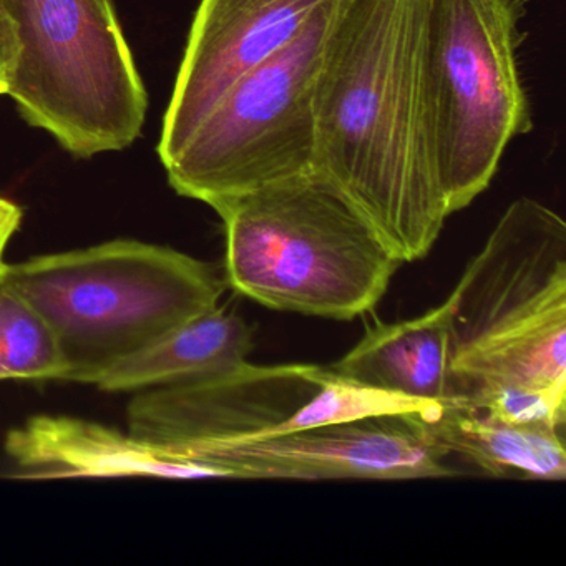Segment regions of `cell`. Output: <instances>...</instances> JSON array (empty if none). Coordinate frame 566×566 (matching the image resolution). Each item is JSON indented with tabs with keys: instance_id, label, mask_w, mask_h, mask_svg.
Here are the masks:
<instances>
[{
	"instance_id": "obj_1",
	"label": "cell",
	"mask_w": 566,
	"mask_h": 566,
	"mask_svg": "<svg viewBox=\"0 0 566 566\" xmlns=\"http://www.w3.org/2000/svg\"><path fill=\"white\" fill-rule=\"evenodd\" d=\"M427 2L340 0L314 97V174L402 263L426 258L450 217L423 75Z\"/></svg>"
},
{
	"instance_id": "obj_2",
	"label": "cell",
	"mask_w": 566,
	"mask_h": 566,
	"mask_svg": "<svg viewBox=\"0 0 566 566\" xmlns=\"http://www.w3.org/2000/svg\"><path fill=\"white\" fill-rule=\"evenodd\" d=\"M213 210L227 233L228 283L270 310L354 319L377 306L403 264L314 171Z\"/></svg>"
},
{
	"instance_id": "obj_3",
	"label": "cell",
	"mask_w": 566,
	"mask_h": 566,
	"mask_svg": "<svg viewBox=\"0 0 566 566\" xmlns=\"http://www.w3.org/2000/svg\"><path fill=\"white\" fill-rule=\"evenodd\" d=\"M449 301L453 399L496 384L566 390V223L556 211L513 201Z\"/></svg>"
},
{
	"instance_id": "obj_4",
	"label": "cell",
	"mask_w": 566,
	"mask_h": 566,
	"mask_svg": "<svg viewBox=\"0 0 566 566\" xmlns=\"http://www.w3.org/2000/svg\"><path fill=\"white\" fill-rule=\"evenodd\" d=\"M4 277L54 329L64 380L82 384L220 306L223 294L211 264L134 240L8 264Z\"/></svg>"
},
{
	"instance_id": "obj_5",
	"label": "cell",
	"mask_w": 566,
	"mask_h": 566,
	"mask_svg": "<svg viewBox=\"0 0 566 566\" xmlns=\"http://www.w3.org/2000/svg\"><path fill=\"white\" fill-rule=\"evenodd\" d=\"M526 0H429L423 75L450 214L492 184L513 138L533 130L520 77Z\"/></svg>"
},
{
	"instance_id": "obj_6",
	"label": "cell",
	"mask_w": 566,
	"mask_h": 566,
	"mask_svg": "<svg viewBox=\"0 0 566 566\" xmlns=\"http://www.w3.org/2000/svg\"><path fill=\"white\" fill-rule=\"evenodd\" d=\"M19 51L6 95L75 157L130 147L148 95L112 0H0Z\"/></svg>"
},
{
	"instance_id": "obj_7",
	"label": "cell",
	"mask_w": 566,
	"mask_h": 566,
	"mask_svg": "<svg viewBox=\"0 0 566 566\" xmlns=\"http://www.w3.org/2000/svg\"><path fill=\"white\" fill-rule=\"evenodd\" d=\"M340 0H326L303 34L238 78L165 164L181 197L214 208L313 174L317 77Z\"/></svg>"
},
{
	"instance_id": "obj_8",
	"label": "cell",
	"mask_w": 566,
	"mask_h": 566,
	"mask_svg": "<svg viewBox=\"0 0 566 566\" xmlns=\"http://www.w3.org/2000/svg\"><path fill=\"white\" fill-rule=\"evenodd\" d=\"M437 402L357 386L314 364L233 369L138 394L128 432L193 462L205 450L363 417L423 412ZM201 465V463H200Z\"/></svg>"
},
{
	"instance_id": "obj_9",
	"label": "cell",
	"mask_w": 566,
	"mask_h": 566,
	"mask_svg": "<svg viewBox=\"0 0 566 566\" xmlns=\"http://www.w3.org/2000/svg\"><path fill=\"white\" fill-rule=\"evenodd\" d=\"M193 462L231 480H399L457 475L419 412L363 417L205 450Z\"/></svg>"
},
{
	"instance_id": "obj_10",
	"label": "cell",
	"mask_w": 566,
	"mask_h": 566,
	"mask_svg": "<svg viewBox=\"0 0 566 566\" xmlns=\"http://www.w3.org/2000/svg\"><path fill=\"white\" fill-rule=\"evenodd\" d=\"M326 0H201L188 35L158 155L168 164L221 95L296 41Z\"/></svg>"
},
{
	"instance_id": "obj_11",
	"label": "cell",
	"mask_w": 566,
	"mask_h": 566,
	"mask_svg": "<svg viewBox=\"0 0 566 566\" xmlns=\"http://www.w3.org/2000/svg\"><path fill=\"white\" fill-rule=\"evenodd\" d=\"M4 449L25 479H217L134 433L72 417H32L8 433Z\"/></svg>"
},
{
	"instance_id": "obj_12",
	"label": "cell",
	"mask_w": 566,
	"mask_h": 566,
	"mask_svg": "<svg viewBox=\"0 0 566 566\" xmlns=\"http://www.w3.org/2000/svg\"><path fill=\"white\" fill-rule=\"evenodd\" d=\"M331 370L380 392L423 402L455 397L450 373V301L422 316L369 326Z\"/></svg>"
},
{
	"instance_id": "obj_13",
	"label": "cell",
	"mask_w": 566,
	"mask_h": 566,
	"mask_svg": "<svg viewBox=\"0 0 566 566\" xmlns=\"http://www.w3.org/2000/svg\"><path fill=\"white\" fill-rule=\"evenodd\" d=\"M429 439L446 453L492 479L565 482L562 429L493 419L460 400H443L419 413Z\"/></svg>"
},
{
	"instance_id": "obj_14",
	"label": "cell",
	"mask_w": 566,
	"mask_h": 566,
	"mask_svg": "<svg viewBox=\"0 0 566 566\" xmlns=\"http://www.w3.org/2000/svg\"><path fill=\"white\" fill-rule=\"evenodd\" d=\"M253 331L220 306L168 331L112 366L95 386L107 392H140L180 386L247 363Z\"/></svg>"
},
{
	"instance_id": "obj_15",
	"label": "cell",
	"mask_w": 566,
	"mask_h": 566,
	"mask_svg": "<svg viewBox=\"0 0 566 566\" xmlns=\"http://www.w3.org/2000/svg\"><path fill=\"white\" fill-rule=\"evenodd\" d=\"M61 344L41 311L0 276V380H64Z\"/></svg>"
},
{
	"instance_id": "obj_16",
	"label": "cell",
	"mask_w": 566,
	"mask_h": 566,
	"mask_svg": "<svg viewBox=\"0 0 566 566\" xmlns=\"http://www.w3.org/2000/svg\"><path fill=\"white\" fill-rule=\"evenodd\" d=\"M457 400L493 419L565 430L566 390L539 389L522 384H496L473 390L469 396Z\"/></svg>"
},
{
	"instance_id": "obj_17",
	"label": "cell",
	"mask_w": 566,
	"mask_h": 566,
	"mask_svg": "<svg viewBox=\"0 0 566 566\" xmlns=\"http://www.w3.org/2000/svg\"><path fill=\"white\" fill-rule=\"evenodd\" d=\"M19 42L14 24L4 8L0 6V95L8 92L9 74L18 55Z\"/></svg>"
},
{
	"instance_id": "obj_18",
	"label": "cell",
	"mask_w": 566,
	"mask_h": 566,
	"mask_svg": "<svg viewBox=\"0 0 566 566\" xmlns=\"http://www.w3.org/2000/svg\"><path fill=\"white\" fill-rule=\"evenodd\" d=\"M22 211L12 201L0 198V276L4 274L8 263L4 261L6 250L15 231L21 227Z\"/></svg>"
}]
</instances>
